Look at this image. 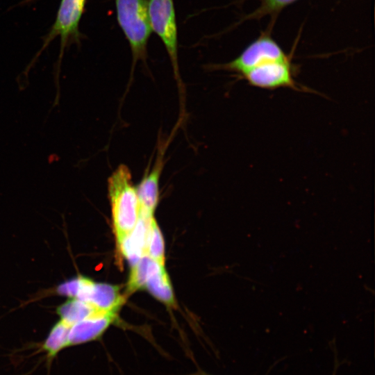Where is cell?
<instances>
[{
	"label": "cell",
	"instance_id": "5",
	"mask_svg": "<svg viewBox=\"0 0 375 375\" xmlns=\"http://www.w3.org/2000/svg\"><path fill=\"white\" fill-rule=\"evenodd\" d=\"M86 0H61L57 12V16L49 34L44 40L42 48L35 56L36 59L49 43L59 36L60 38V49L57 70V77L65 48L71 42H79L81 33L79 23L85 9Z\"/></svg>",
	"mask_w": 375,
	"mask_h": 375
},
{
	"label": "cell",
	"instance_id": "12",
	"mask_svg": "<svg viewBox=\"0 0 375 375\" xmlns=\"http://www.w3.org/2000/svg\"><path fill=\"white\" fill-rule=\"evenodd\" d=\"M56 312L60 320L71 326L92 316L109 312L101 310L80 299L69 298L57 308Z\"/></svg>",
	"mask_w": 375,
	"mask_h": 375
},
{
	"label": "cell",
	"instance_id": "7",
	"mask_svg": "<svg viewBox=\"0 0 375 375\" xmlns=\"http://www.w3.org/2000/svg\"><path fill=\"white\" fill-rule=\"evenodd\" d=\"M241 76L249 85L262 89L289 88L302 90L294 78L290 58L263 63L252 68Z\"/></svg>",
	"mask_w": 375,
	"mask_h": 375
},
{
	"label": "cell",
	"instance_id": "8",
	"mask_svg": "<svg viewBox=\"0 0 375 375\" xmlns=\"http://www.w3.org/2000/svg\"><path fill=\"white\" fill-rule=\"evenodd\" d=\"M117 317V312H105L71 326L68 334V347L98 340Z\"/></svg>",
	"mask_w": 375,
	"mask_h": 375
},
{
	"label": "cell",
	"instance_id": "2",
	"mask_svg": "<svg viewBox=\"0 0 375 375\" xmlns=\"http://www.w3.org/2000/svg\"><path fill=\"white\" fill-rule=\"evenodd\" d=\"M118 24L128 41L133 60H144L152 31L147 0H115Z\"/></svg>",
	"mask_w": 375,
	"mask_h": 375
},
{
	"label": "cell",
	"instance_id": "3",
	"mask_svg": "<svg viewBox=\"0 0 375 375\" xmlns=\"http://www.w3.org/2000/svg\"><path fill=\"white\" fill-rule=\"evenodd\" d=\"M56 292L59 295L85 301L106 312H117L125 301L118 286L97 283L82 276L62 283L57 287Z\"/></svg>",
	"mask_w": 375,
	"mask_h": 375
},
{
	"label": "cell",
	"instance_id": "14",
	"mask_svg": "<svg viewBox=\"0 0 375 375\" xmlns=\"http://www.w3.org/2000/svg\"><path fill=\"white\" fill-rule=\"evenodd\" d=\"M147 255L162 266H165V246L162 233L153 217L149 224Z\"/></svg>",
	"mask_w": 375,
	"mask_h": 375
},
{
	"label": "cell",
	"instance_id": "11",
	"mask_svg": "<svg viewBox=\"0 0 375 375\" xmlns=\"http://www.w3.org/2000/svg\"><path fill=\"white\" fill-rule=\"evenodd\" d=\"M144 288L159 301L167 306H174V295L165 266L151 258L148 265Z\"/></svg>",
	"mask_w": 375,
	"mask_h": 375
},
{
	"label": "cell",
	"instance_id": "4",
	"mask_svg": "<svg viewBox=\"0 0 375 375\" xmlns=\"http://www.w3.org/2000/svg\"><path fill=\"white\" fill-rule=\"evenodd\" d=\"M147 5L151 30L162 41L170 58L175 78L179 81L177 26L174 1L149 0Z\"/></svg>",
	"mask_w": 375,
	"mask_h": 375
},
{
	"label": "cell",
	"instance_id": "9",
	"mask_svg": "<svg viewBox=\"0 0 375 375\" xmlns=\"http://www.w3.org/2000/svg\"><path fill=\"white\" fill-rule=\"evenodd\" d=\"M163 153H159L151 169L143 176L135 187L138 199L140 213L153 217L159 198V179L163 168Z\"/></svg>",
	"mask_w": 375,
	"mask_h": 375
},
{
	"label": "cell",
	"instance_id": "16",
	"mask_svg": "<svg viewBox=\"0 0 375 375\" xmlns=\"http://www.w3.org/2000/svg\"><path fill=\"white\" fill-rule=\"evenodd\" d=\"M297 0H260V6L249 18L259 19L267 15L275 14Z\"/></svg>",
	"mask_w": 375,
	"mask_h": 375
},
{
	"label": "cell",
	"instance_id": "13",
	"mask_svg": "<svg viewBox=\"0 0 375 375\" xmlns=\"http://www.w3.org/2000/svg\"><path fill=\"white\" fill-rule=\"evenodd\" d=\"M69 328L70 326L61 320L51 328L40 349L46 353L48 362H51L62 350L68 347Z\"/></svg>",
	"mask_w": 375,
	"mask_h": 375
},
{
	"label": "cell",
	"instance_id": "15",
	"mask_svg": "<svg viewBox=\"0 0 375 375\" xmlns=\"http://www.w3.org/2000/svg\"><path fill=\"white\" fill-rule=\"evenodd\" d=\"M149 260L150 258L147 255H144L131 266L128 282V291L129 293L144 288Z\"/></svg>",
	"mask_w": 375,
	"mask_h": 375
},
{
	"label": "cell",
	"instance_id": "6",
	"mask_svg": "<svg viewBox=\"0 0 375 375\" xmlns=\"http://www.w3.org/2000/svg\"><path fill=\"white\" fill-rule=\"evenodd\" d=\"M290 58L269 35L263 34L248 45L234 60L216 67L241 76L263 63Z\"/></svg>",
	"mask_w": 375,
	"mask_h": 375
},
{
	"label": "cell",
	"instance_id": "10",
	"mask_svg": "<svg viewBox=\"0 0 375 375\" xmlns=\"http://www.w3.org/2000/svg\"><path fill=\"white\" fill-rule=\"evenodd\" d=\"M152 217L140 213L135 226L120 246L119 254L124 256L131 266L147 255L149 224Z\"/></svg>",
	"mask_w": 375,
	"mask_h": 375
},
{
	"label": "cell",
	"instance_id": "1",
	"mask_svg": "<svg viewBox=\"0 0 375 375\" xmlns=\"http://www.w3.org/2000/svg\"><path fill=\"white\" fill-rule=\"evenodd\" d=\"M117 250L131 233L139 218L140 206L128 167L120 165L108 179Z\"/></svg>",
	"mask_w": 375,
	"mask_h": 375
}]
</instances>
